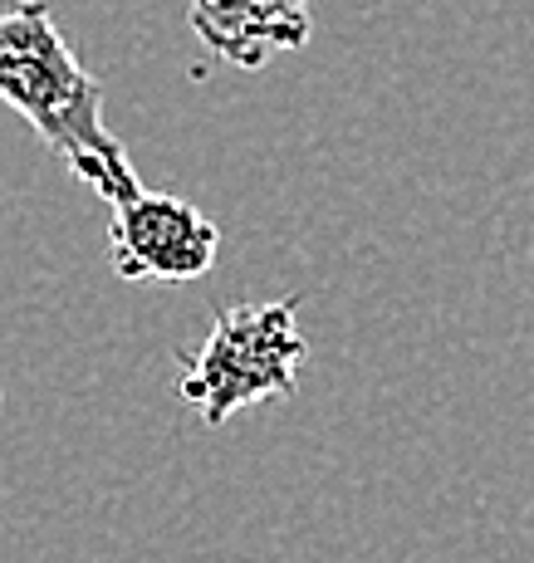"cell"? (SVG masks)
<instances>
[{"instance_id": "1", "label": "cell", "mask_w": 534, "mask_h": 563, "mask_svg": "<svg viewBox=\"0 0 534 563\" xmlns=\"http://www.w3.org/2000/svg\"><path fill=\"white\" fill-rule=\"evenodd\" d=\"M0 99L108 206L143 187L103 123V84L64 45L50 0H15L0 10Z\"/></svg>"}, {"instance_id": "2", "label": "cell", "mask_w": 534, "mask_h": 563, "mask_svg": "<svg viewBox=\"0 0 534 563\" xmlns=\"http://www.w3.org/2000/svg\"><path fill=\"white\" fill-rule=\"evenodd\" d=\"M294 299H260L216 313L196 353H182V402L201 411L206 427H226L236 411L294 397V373L309 358Z\"/></svg>"}, {"instance_id": "4", "label": "cell", "mask_w": 534, "mask_h": 563, "mask_svg": "<svg viewBox=\"0 0 534 563\" xmlns=\"http://www.w3.org/2000/svg\"><path fill=\"white\" fill-rule=\"evenodd\" d=\"M192 35L236 69H265L270 54L304 49L314 35L309 0H187Z\"/></svg>"}, {"instance_id": "3", "label": "cell", "mask_w": 534, "mask_h": 563, "mask_svg": "<svg viewBox=\"0 0 534 563\" xmlns=\"http://www.w3.org/2000/svg\"><path fill=\"white\" fill-rule=\"evenodd\" d=\"M216 251H221V231L192 201L167 197V191H148V187L113 201L108 255H113L118 279L187 285V279L211 275Z\"/></svg>"}]
</instances>
